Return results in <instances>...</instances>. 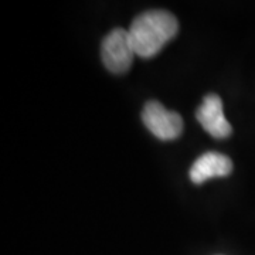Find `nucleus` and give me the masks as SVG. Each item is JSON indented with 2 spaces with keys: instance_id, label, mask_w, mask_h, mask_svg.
Segmentation results:
<instances>
[{
  "instance_id": "obj_2",
  "label": "nucleus",
  "mask_w": 255,
  "mask_h": 255,
  "mask_svg": "<svg viewBox=\"0 0 255 255\" xmlns=\"http://www.w3.org/2000/svg\"><path fill=\"white\" fill-rule=\"evenodd\" d=\"M102 63L105 68L114 74H124L132 67L135 50L132 46L129 31L125 28H114L104 38L101 47Z\"/></svg>"
},
{
  "instance_id": "obj_1",
  "label": "nucleus",
  "mask_w": 255,
  "mask_h": 255,
  "mask_svg": "<svg viewBox=\"0 0 255 255\" xmlns=\"http://www.w3.org/2000/svg\"><path fill=\"white\" fill-rule=\"evenodd\" d=\"M179 30V23L172 13L150 10L139 14L130 24L129 37L135 54L142 58L156 55Z\"/></svg>"
},
{
  "instance_id": "obj_5",
  "label": "nucleus",
  "mask_w": 255,
  "mask_h": 255,
  "mask_svg": "<svg viewBox=\"0 0 255 255\" xmlns=\"http://www.w3.org/2000/svg\"><path fill=\"white\" fill-rule=\"evenodd\" d=\"M231 172L233 162L228 156L217 152H207L193 163L189 174L191 182L200 184L213 177H226Z\"/></svg>"
},
{
  "instance_id": "obj_4",
  "label": "nucleus",
  "mask_w": 255,
  "mask_h": 255,
  "mask_svg": "<svg viewBox=\"0 0 255 255\" xmlns=\"http://www.w3.org/2000/svg\"><path fill=\"white\" fill-rule=\"evenodd\" d=\"M196 118L200 122L201 127L204 128V130L213 137L224 139L230 136L233 132V128L228 124L223 111V101L216 94L204 97L201 105L197 108Z\"/></svg>"
},
{
  "instance_id": "obj_3",
  "label": "nucleus",
  "mask_w": 255,
  "mask_h": 255,
  "mask_svg": "<svg viewBox=\"0 0 255 255\" xmlns=\"http://www.w3.org/2000/svg\"><path fill=\"white\" fill-rule=\"evenodd\" d=\"M142 119L145 127L160 140H173L182 135V117L176 112L167 111L156 101H149L146 104Z\"/></svg>"
}]
</instances>
